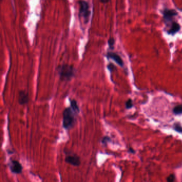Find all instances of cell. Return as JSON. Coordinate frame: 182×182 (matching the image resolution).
Wrapping results in <instances>:
<instances>
[{"mask_svg": "<svg viewBox=\"0 0 182 182\" xmlns=\"http://www.w3.org/2000/svg\"><path fill=\"white\" fill-rule=\"evenodd\" d=\"M133 107V101L131 99H129L127 100L126 103V107L128 109H130Z\"/></svg>", "mask_w": 182, "mask_h": 182, "instance_id": "obj_13", "label": "cell"}, {"mask_svg": "<svg viewBox=\"0 0 182 182\" xmlns=\"http://www.w3.org/2000/svg\"><path fill=\"white\" fill-rule=\"evenodd\" d=\"M71 108L73 111L76 114L79 112L80 110H79L78 105L77 104L76 101L74 100H72L71 101Z\"/></svg>", "mask_w": 182, "mask_h": 182, "instance_id": "obj_10", "label": "cell"}, {"mask_svg": "<svg viewBox=\"0 0 182 182\" xmlns=\"http://www.w3.org/2000/svg\"><path fill=\"white\" fill-rule=\"evenodd\" d=\"M173 113L175 114H182V104L176 105L173 109Z\"/></svg>", "mask_w": 182, "mask_h": 182, "instance_id": "obj_11", "label": "cell"}, {"mask_svg": "<svg viewBox=\"0 0 182 182\" xmlns=\"http://www.w3.org/2000/svg\"><path fill=\"white\" fill-rule=\"evenodd\" d=\"M114 43H115V41H114V39L113 38H110V39H108V45H109L110 48H111V49L113 48Z\"/></svg>", "mask_w": 182, "mask_h": 182, "instance_id": "obj_15", "label": "cell"}, {"mask_svg": "<svg viewBox=\"0 0 182 182\" xmlns=\"http://www.w3.org/2000/svg\"><path fill=\"white\" fill-rule=\"evenodd\" d=\"M177 14V12L174 10L165 9L163 12V18L166 23L173 22L172 19Z\"/></svg>", "mask_w": 182, "mask_h": 182, "instance_id": "obj_6", "label": "cell"}, {"mask_svg": "<svg viewBox=\"0 0 182 182\" xmlns=\"http://www.w3.org/2000/svg\"><path fill=\"white\" fill-rule=\"evenodd\" d=\"M174 130H175L176 132L182 133V127L180 126V125L179 124H175L174 126Z\"/></svg>", "mask_w": 182, "mask_h": 182, "instance_id": "obj_14", "label": "cell"}, {"mask_svg": "<svg viewBox=\"0 0 182 182\" xmlns=\"http://www.w3.org/2000/svg\"><path fill=\"white\" fill-rule=\"evenodd\" d=\"M107 57L113 60L115 62H117L119 65H120L121 67L124 65V63L122 59L121 58L120 56L118 55L117 53L114 52H108Z\"/></svg>", "mask_w": 182, "mask_h": 182, "instance_id": "obj_7", "label": "cell"}, {"mask_svg": "<svg viewBox=\"0 0 182 182\" xmlns=\"http://www.w3.org/2000/svg\"><path fill=\"white\" fill-rule=\"evenodd\" d=\"M175 175L174 174H172L167 177V182H175Z\"/></svg>", "mask_w": 182, "mask_h": 182, "instance_id": "obj_12", "label": "cell"}, {"mask_svg": "<svg viewBox=\"0 0 182 182\" xmlns=\"http://www.w3.org/2000/svg\"><path fill=\"white\" fill-rule=\"evenodd\" d=\"M65 162L72 166H78L81 164L80 157L76 154H67L65 157Z\"/></svg>", "mask_w": 182, "mask_h": 182, "instance_id": "obj_4", "label": "cell"}, {"mask_svg": "<svg viewBox=\"0 0 182 182\" xmlns=\"http://www.w3.org/2000/svg\"><path fill=\"white\" fill-rule=\"evenodd\" d=\"M180 29V26L179 23L175 21L172 22L169 26V29L168 30V33L169 34L174 35L175 33L178 32Z\"/></svg>", "mask_w": 182, "mask_h": 182, "instance_id": "obj_9", "label": "cell"}, {"mask_svg": "<svg viewBox=\"0 0 182 182\" xmlns=\"http://www.w3.org/2000/svg\"><path fill=\"white\" fill-rule=\"evenodd\" d=\"M9 167L11 172L15 174H20L23 171V166L16 160H12L9 163Z\"/></svg>", "mask_w": 182, "mask_h": 182, "instance_id": "obj_5", "label": "cell"}, {"mask_svg": "<svg viewBox=\"0 0 182 182\" xmlns=\"http://www.w3.org/2000/svg\"><path fill=\"white\" fill-rule=\"evenodd\" d=\"M109 141H110V137L107 136L104 137L101 140V142L103 144H106L107 142Z\"/></svg>", "mask_w": 182, "mask_h": 182, "instance_id": "obj_16", "label": "cell"}, {"mask_svg": "<svg viewBox=\"0 0 182 182\" xmlns=\"http://www.w3.org/2000/svg\"><path fill=\"white\" fill-rule=\"evenodd\" d=\"M78 3L80 6V16L82 18H83L85 21H86V22H88L90 14L89 4L85 1H80L78 2Z\"/></svg>", "mask_w": 182, "mask_h": 182, "instance_id": "obj_3", "label": "cell"}, {"mask_svg": "<svg viewBox=\"0 0 182 182\" xmlns=\"http://www.w3.org/2000/svg\"><path fill=\"white\" fill-rule=\"evenodd\" d=\"M107 68L110 70H113L114 68H115V67L114 65L112 64V63H110L109 64L108 66H107Z\"/></svg>", "mask_w": 182, "mask_h": 182, "instance_id": "obj_17", "label": "cell"}, {"mask_svg": "<svg viewBox=\"0 0 182 182\" xmlns=\"http://www.w3.org/2000/svg\"><path fill=\"white\" fill-rule=\"evenodd\" d=\"M101 2L103 3H106L107 2H108L110 0H100Z\"/></svg>", "mask_w": 182, "mask_h": 182, "instance_id": "obj_18", "label": "cell"}, {"mask_svg": "<svg viewBox=\"0 0 182 182\" xmlns=\"http://www.w3.org/2000/svg\"><path fill=\"white\" fill-rule=\"evenodd\" d=\"M74 111L71 108H65L63 111V125L66 130H70L74 126L75 120Z\"/></svg>", "mask_w": 182, "mask_h": 182, "instance_id": "obj_2", "label": "cell"}, {"mask_svg": "<svg viewBox=\"0 0 182 182\" xmlns=\"http://www.w3.org/2000/svg\"><path fill=\"white\" fill-rule=\"evenodd\" d=\"M129 150H130V152H131V153H134V152H135L134 150H133L131 148H130V149H129Z\"/></svg>", "mask_w": 182, "mask_h": 182, "instance_id": "obj_19", "label": "cell"}, {"mask_svg": "<svg viewBox=\"0 0 182 182\" xmlns=\"http://www.w3.org/2000/svg\"><path fill=\"white\" fill-rule=\"evenodd\" d=\"M28 96L26 93V92L24 91H20L18 97V102L20 104L22 105L25 104L28 102Z\"/></svg>", "mask_w": 182, "mask_h": 182, "instance_id": "obj_8", "label": "cell"}, {"mask_svg": "<svg viewBox=\"0 0 182 182\" xmlns=\"http://www.w3.org/2000/svg\"><path fill=\"white\" fill-rule=\"evenodd\" d=\"M57 71L60 79L64 81H69L75 75V69L73 65L64 64L59 66Z\"/></svg>", "mask_w": 182, "mask_h": 182, "instance_id": "obj_1", "label": "cell"}]
</instances>
